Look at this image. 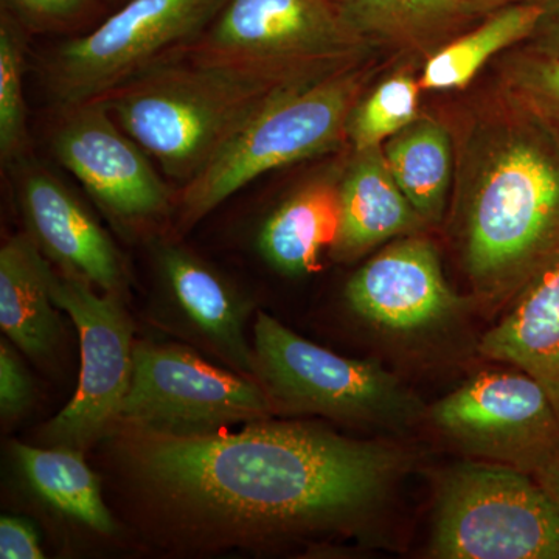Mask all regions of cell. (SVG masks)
<instances>
[{"label": "cell", "instance_id": "6da1fadb", "mask_svg": "<svg viewBox=\"0 0 559 559\" xmlns=\"http://www.w3.org/2000/svg\"><path fill=\"white\" fill-rule=\"evenodd\" d=\"M120 465L145 509L194 546L249 547L370 516L406 473V452L301 421L175 437L123 428Z\"/></svg>", "mask_w": 559, "mask_h": 559}, {"label": "cell", "instance_id": "7a4b0ae2", "mask_svg": "<svg viewBox=\"0 0 559 559\" xmlns=\"http://www.w3.org/2000/svg\"><path fill=\"white\" fill-rule=\"evenodd\" d=\"M503 97L463 142L454 216L471 286L492 308L559 264V140Z\"/></svg>", "mask_w": 559, "mask_h": 559}, {"label": "cell", "instance_id": "3957f363", "mask_svg": "<svg viewBox=\"0 0 559 559\" xmlns=\"http://www.w3.org/2000/svg\"><path fill=\"white\" fill-rule=\"evenodd\" d=\"M331 70L336 69H280L179 57L140 73L98 100L159 162L165 175L187 183L272 98Z\"/></svg>", "mask_w": 559, "mask_h": 559}, {"label": "cell", "instance_id": "277c9868", "mask_svg": "<svg viewBox=\"0 0 559 559\" xmlns=\"http://www.w3.org/2000/svg\"><path fill=\"white\" fill-rule=\"evenodd\" d=\"M364 81L366 73L352 62L272 98L204 170L183 183L176 200L179 229H190L264 173L336 148L347 138Z\"/></svg>", "mask_w": 559, "mask_h": 559}, {"label": "cell", "instance_id": "5b68a950", "mask_svg": "<svg viewBox=\"0 0 559 559\" xmlns=\"http://www.w3.org/2000/svg\"><path fill=\"white\" fill-rule=\"evenodd\" d=\"M252 347L253 378L275 414L322 415L390 430L428 418L417 393L380 364L319 347L266 312L257 314Z\"/></svg>", "mask_w": 559, "mask_h": 559}, {"label": "cell", "instance_id": "8992f818", "mask_svg": "<svg viewBox=\"0 0 559 559\" xmlns=\"http://www.w3.org/2000/svg\"><path fill=\"white\" fill-rule=\"evenodd\" d=\"M437 559H559V506L532 474L469 460L441 477Z\"/></svg>", "mask_w": 559, "mask_h": 559}, {"label": "cell", "instance_id": "52a82bcc", "mask_svg": "<svg viewBox=\"0 0 559 559\" xmlns=\"http://www.w3.org/2000/svg\"><path fill=\"white\" fill-rule=\"evenodd\" d=\"M227 0H128L90 35L69 40L49 68L62 108L98 100L170 60L207 31Z\"/></svg>", "mask_w": 559, "mask_h": 559}, {"label": "cell", "instance_id": "ba28073f", "mask_svg": "<svg viewBox=\"0 0 559 559\" xmlns=\"http://www.w3.org/2000/svg\"><path fill=\"white\" fill-rule=\"evenodd\" d=\"M274 414L270 396L253 378L219 369L176 345L140 342L134 347L131 389L120 415L123 428L209 436Z\"/></svg>", "mask_w": 559, "mask_h": 559}, {"label": "cell", "instance_id": "9c48e42d", "mask_svg": "<svg viewBox=\"0 0 559 559\" xmlns=\"http://www.w3.org/2000/svg\"><path fill=\"white\" fill-rule=\"evenodd\" d=\"M367 44L333 0H227L207 31L171 58L330 70L355 62Z\"/></svg>", "mask_w": 559, "mask_h": 559}, {"label": "cell", "instance_id": "30bf717a", "mask_svg": "<svg viewBox=\"0 0 559 559\" xmlns=\"http://www.w3.org/2000/svg\"><path fill=\"white\" fill-rule=\"evenodd\" d=\"M441 436L481 462L535 476L559 452V415L539 381L518 369L485 371L428 409Z\"/></svg>", "mask_w": 559, "mask_h": 559}, {"label": "cell", "instance_id": "8fae6325", "mask_svg": "<svg viewBox=\"0 0 559 559\" xmlns=\"http://www.w3.org/2000/svg\"><path fill=\"white\" fill-rule=\"evenodd\" d=\"M51 297L79 331L81 373L75 395L47 423L44 440L84 452L119 428L134 369V330L119 294L98 296L91 283L73 275L55 272Z\"/></svg>", "mask_w": 559, "mask_h": 559}, {"label": "cell", "instance_id": "7c38bea8", "mask_svg": "<svg viewBox=\"0 0 559 559\" xmlns=\"http://www.w3.org/2000/svg\"><path fill=\"white\" fill-rule=\"evenodd\" d=\"M66 110L53 135L55 156L110 218L134 229L170 215V189L108 106L92 100Z\"/></svg>", "mask_w": 559, "mask_h": 559}, {"label": "cell", "instance_id": "4fadbf2b", "mask_svg": "<svg viewBox=\"0 0 559 559\" xmlns=\"http://www.w3.org/2000/svg\"><path fill=\"white\" fill-rule=\"evenodd\" d=\"M345 297L360 319L396 334L444 325L463 308L444 278L437 249L415 235L401 237L360 267Z\"/></svg>", "mask_w": 559, "mask_h": 559}, {"label": "cell", "instance_id": "5bb4252c", "mask_svg": "<svg viewBox=\"0 0 559 559\" xmlns=\"http://www.w3.org/2000/svg\"><path fill=\"white\" fill-rule=\"evenodd\" d=\"M168 318L180 333L245 377H255L246 337L252 305L215 267L171 242L154 249ZM255 380V378H253Z\"/></svg>", "mask_w": 559, "mask_h": 559}, {"label": "cell", "instance_id": "9a60e30c", "mask_svg": "<svg viewBox=\"0 0 559 559\" xmlns=\"http://www.w3.org/2000/svg\"><path fill=\"white\" fill-rule=\"evenodd\" d=\"M21 212L28 235L47 259L105 293L123 289L120 253L90 210L51 173L31 170L21 180Z\"/></svg>", "mask_w": 559, "mask_h": 559}, {"label": "cell", "instance_id": "2e32d148", "mask_svg": "<svg viewBox=\"0 0 559 559\" xmlns=\"http://www.w3.org/2000/svg\"><path fill=\"white\" fill-rule=\"evenodd\" d=\"M341 218L334 259L349 261L392 238L409 237L428 224L401 191L380 148L355 151L341 178Z\"/></svg>", "mask_w": 559, "mask_h": 559}, {"label": "cell", "instance_id": "e0dca14e", "mask_svg": "<svg viewBox=\"0 0 559 559\" xmlns=\"http://www.w3.org/2000/svg\"><path fill=\"white\" fill-rule=\"evenodd\" d=\"M479 352L539 381L559 415V264L522 290L484 334Z\"/></svg>", "mask_w": 559, "mask_h": 559}, {"label": "cell", "instance_id": "ac0fdd59", "mask_svg": "<svg viewBox=\"0 0 559 559\" xmlns=\"http://www.w3.org/2000/svg\"><path fill=\"white\" fill-rule=\"evenodd\" d=\"M53 274L28 234L10 238L0 249V329L33 359L50 358L61 341Z\"/></svg>", "mask_w": 559, "mask_h": 559}, {"label": "cell", "instance_id": "d6986e66", "mask_svg": "<svg viewBox=\"0 0 559 559\" xmlns=\"http://www.w3.org/2000/svg\"><path fill=\"white\" fill-rule=\"evenodd\" d=\"M340 187L333 176L311 180L264 221L259 249L272 267L286 275L319 270L320 257L333 248L340 230Z\"/></svg>", "mask_w": 559, "mask_h": 559}, {"label": "cell", "instance_id": "ffe728a7", "mask_svg": "<svg viewBox=\"0 0 559 559\" xmlns=\"http://www.w3.org/2000/svg\"><path fill=\"white\" fill-rule=\"evenodd\" d=\"M13 459L25 484L51 509L100 535L119 530L103 500L100 480L84 462L83 452L14 443Z\"/></svg>", "mask_w": 559, "mask_h": 559}, {"label": "cell", "instance_id": "44dd1931", "mask_svg": "<svg viewBox=\"0 0 559 559\" xmlns=\"http://www.w3.org/2000/svg\"><path fill=\"white\" fill-rule=\"evenodd\" d=\"M385 162L401 191L428 226L443 219L452 182L450 132L439 121L418 117L385 142Z\"/></svg>", "mask_w": 559, "mask_h": 559}, {"label": "cell", "instance_id": "7402d4cb", "mask_svg": "<svg viewBox=\"0 0 559 559\" xmlns=\"http://www.w3.org/2000/svg\"><path fill=\"white\" fill-rule=\"evenodd\" d=\"M539 14L536 0L491 11L479 27L441 47L426 61L419 86L433 92L465 90L495 55L532 36Z\"/></svg>", "mask_w": 559, "mask_h": 559}, {"label": "cell", "instance_id": "603a6c76", "mask_svg": "<svg viewBox=\"0 0 559 559\" xmlns=\"http://www.w3.org/2000/svg\"><path fill=\"white\" fill-rule=\"evenodd\" d=\"M360 38L423 44L476 16L471 0H333Z\"/></svg>", "mask_w": 559, "mask_h": 559}, {"label": "cell", "instance_id": "cb8c5ba5", "mask_svg": "<svg viewBox=\"0 0 559 559\" xmlns=\"http://www.w3.org/2000/svg\"><path fill=\"white\" fill-rule=\"evenodd\" d=\"M419 80L401 72L382 81L364 100L356 103L347 123V138L355 151L380 148L418 119Z\"/></svg>", "mask_w": 559, "mask_h": 559}, {"label": "cell", "instance_id": "d4e9b609", "mask_svg": "<svg viewBox=\"0 0 559 559\" xmlns=\"http://www.w3.org/2000/svg\"><path fill=\"white\" fill-rule=\"evenodd\" d=\"M503 95L536 117L559 140V58L522 49L502 70Z\"/></svg>", "mask_w": 559, "mask_h": 559}, {"label": "cell", "instance_id": "484cf974", "mask_svg": "<svg viewBox=\"0 0 559 559\" xmlns=\"http://www.w3.org/2000/svg\"><path fill=\"white\" fill-rule=\"evenodd\" d=\"M24 69V39L13 22L3 17L0 27V154L3 164L20 159L27 145Z\"/></svg>", "mask_w": 559, "mask_h": 559}, {"label": "cell", "instance_id": "4316f807", "mask_svg": "<svg viewBox=\"0 0 559 559\" xmlns=\"http://www.w3.org/2000/svg\"><path fill=\"white\" fill-rule=\"evenodd\" d=\"M36 389L31 374L9 342L0 344V415L13 423L27 414L35 401Z\"/></svg>", "mask_w": 559, "mask_h": 559}, {"label": "cell", "instance_id": "83f0119b", "mask_svg": "<svg viewBox=\"0 0 559 559\" xmlns=\"http://www.w3.org/2000/svg\"><path fill=\"white\" fill-rule=\"evenodd\" d=\"M0 558L43 559L38 533L27 520L16 516L0 518Z\"/></svg>", "mask_w": 559, "mask_h": 559}, {"label": "cell", "instance_id": "f1b7e54d", "mask_svg": "<svg viewBox=\"0 0 559 559\" xmlns=\"http://www.w3.org/2000/svg\"><path fill=\"white\" fill-rule=\"evenodd\" d=\"M540 14L525 50L544 57L559 58V0H536Z\"/></svg>", "mask_w": 559, "mask_h": 559}, {"label": "cell", "instance_id": "f546056e", "mask_svg": "<svg viewBox=\"0 0 559 559\" xmlns=\"http://www.w3.org/2000/svg\"><path fill=\"white\" fill-rule=\"evenodd\" d=\"M17 3L33 14L50 20H64L83 9L86 0H16Z\"/></svg>", "mask_w": 559, "mask_h": 559}, {"label": "cell", "instance_id": "4dcf8cb0", "mask_svg": "<svg viewBox=\"0 0 559 559\" xmlns=\"http://www.w3.org/2000/svg\"><path fill=\"white\" fill-rule=\"evenodd\" d=\"M535 477L559 506V452Z\"/></svg>", "mask_w": 559, "mask_h": 559}, {"label": "cell", "instance_id": "1f68e13d", "mask_svg": "<svg viewBox=\"0 0 559 559\" xmlns=\"http://www.w3.org/2000/svg\"><path fill=\"white\" fill-rule=\"evenodd\" d=\"M518 2H524V0H471V7H473L474 14H489L491 11Z\"/></svg>", "mask_w": 559, "mask_h": 559}, {"label": "cell", "instance_id": "d6a6232c", "mask_svg": "<svg viewBox=\"0 0 559 559\" xmlns=\"http://www.w3.org/2000/svg\"><path fill=\"white\" fill-rule=\"evenodd\" d=\"M127 2H128V0H127Z\"/></svg>", "mask_w": 559, "mask_h": 559}]
</instances>
